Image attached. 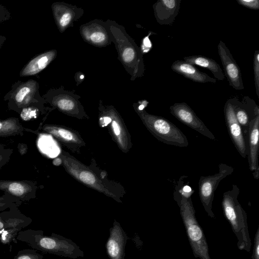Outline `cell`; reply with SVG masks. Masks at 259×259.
<instances>
[{
    "mask_svg": "<svg viewBox=\"0 0 259 259\" xmlns=\"http://www.w3.org/2000/svg\"><path fill=\"white\" fill-rule=\"evenodd\" d=\"M16 239L43 252L72 259L84 256L83 251L72 240L54 233L47 236L42 230H21Z\"/></svg>",
    "mask_w": 259,
    "mask_h": 259,
    "instance_id": "6da1fadb",
    "label": "cell"
},
{
    "mask_svg": "<svg viewBox=\"0 0 259 259\" xmlns=\"http://www.w3.org/2000/svg\"><path fill=\"white\" fill-rule=\"evenodd\" d=\"M106 22L112 35V42L118 53V59L130 75L131 80L142 77L145 67L141 49L122 25L109 19Z\"/></svg>",
    "mask_w": 259,
    "mask_h": 259,
    "instance_id": "7a4b0ae2",
    "label": "cell"
},
{
    "mask_svg": "<svg viewBox=\"0 0 259 259\" xmlns=\"http://www.w3.org/2000/svg\"><path fill=\"white\" fill-rule=\"evenodd\" d=\"M240 189L235 184L224 193L222 206L224 215L229 222L237 240L240 250L249 252L251 245L249 235L247 214L238 200Z\"/></svg>",
    "mask_w": 259,
    "mask_h": 259,
    "instance_id": "3957f363",
    "label": "cell"
},
{
    "mask_svg": "<svg viewBox=\"0 0 259 259\" xmlns=\"http://www.w3.org/2000/svg\"><path fill=\"white\" fill-rule=\"evenodd\" d=\"M174 198L180 208L181 215L194 256L200 259H211L203 230L195 217L191 196L186 197L175 190Z\"/></svg>",
    "mask_w": 259,
    "mask_h": 259,
    "instance_id": "277c9868",
    "label": "cell"
},
{
    "mask_svg": "<svg viewBox=\"0 0 259 259\" xmlns=\"http://www.w3.org/2000/svg\"><path fill=\"white\" fill-rule=\"evenodd\" d=\"M38 82L34 79L18 80L12 85L11 90L4 96V100L7 102L9 110L19 114L22 109L28 107L44 108L46 102L40 96Z\"/></svg>",
    "mask_w": 259,
    "mask_h": 259,
    "instance_id": "5b68a950",
    "label": "cell"
},
{
    "mask_svg": "<svg viewBox=\"0 0 259 259\" xmlns=\"http://www.w3.org/2000/svg\"><path fill=\"white\" fill-rule=\"evenodd\" d=\"M143 119L154 136L164 144L186 147L189 143L186 136L174 124L163 117L143 113Z\"/></svg>",
    "mask_w": 259,
    "mask_h": 259,
    "instance_id": "8992f818",
    "label": "cell"
},
{
    "mask_svg": "<svg viewBox=\"0 0 259 259\" xmlns=\"http://www.w3.org/2000/svg\"><path fill=\"white\" fill-rule=\"evenodd\" d=\"M219 172L213 175L200 177L198 182L199 195L201 202L207 215L212 218L215 215L212 210L214 192L220 182L230 175L234 168L225 163L219 165Z\"/></svg>",
    "mask_w": 259,
    "mask_h": 259,
    "instance_id": "52a82bcc",
    "label": "cell"
},
{
    "mask_svg": "<svg viewBox=\"0 0 259 259\" xmlns=\"http://www.w3.org/2000/svg\"><path fill=\"white\" fill-rule=\"evenodd\" d=\"M80 34L83 40L97 47H105L112 42V37L107 23L94 19L79 27Z\"/></svg>",
    "mask_w": 259,
    "mask_h": 259,
    "instance_id": "ba28073f",
    "label": "cell"
},
{
    "mask_svg": "<svg viewBox=\"0 0 259 259\" xmlns=\"http://www.w3.org/2000/svg\"><path fill=\"white\" fill-rule=\"evenodd\" d=\"M226 124L237 150L244 158L248 156V142L238 123L234 110L232 98L227 100L224 108Z\"/></svg>",
    "mask_w": 259,
    "mask_h": 259,
    "instance_id": "9c48e42d",
    "label": "cell"
},
{
    "mask_svg": "<svg viewBox=\"0 0 259 259\" xmlns=\"http://www.w3.org/2000/svg\"><path fill=\"white\" fill-rule=\"evenodd\" d=\"M169 111L182 123L207 138L215 140L213 134L186 103H176L170 106Z\"/></svg>",
    "mask_w": 259,
    "mask_h": 259,
    "instance_id": "30bf717a",
    "label": "cell"
},
{
    "mask_svg": "<svg viewBox=\"0 0 259 259\" xmlns=\"http://www.w3.org/2000/svg\"><path fill=\"white\" fill-rule=\"evenodd\" d=\"M51 8L55 22L61 33L72 26L84 13L82 8L64 2L54 3Z\"/></svg>",
    "mask_w": 259,
    "mask_h": 259,
    "instance_id": "8fae6325",
    "label": "cell"
},
{
    "mask_svg": "<svg viewBox=\"0 0 259 259\" xmlns=\"http://www.w3.org/2000/svg\"><path fill=\"white\" fill-rule=\"evenodd\" d=\"M218 50L229 85L235 90H243L244 87L240 68L228 47L222 40L218 45Z\"/></svg>",
    "mask_w": 259,
    "mask_h": 259,
    "instance_id": "7c38bea8",
    "label": "cell"
},
{
    "mask_svg": "<svg viewBox=\"0 0 259 259\" xmlns=\"http://www.w3.org/2000/svg\"><path fill=\"white\" fill-rule=\"evenodd\" d=\"M236 118L240 125L243 134L247 139L250 122L259 115V107L248 96H244L240 101L237 97L232 98Z\"/></svg>",
    "mask_w": 259,
    "mask_h": 259,
    "instance_id": "4fadbf2b",
    "label": "cell"
},
{
    "mask_svg": "<svg viewBox=\"0 0 259 259\" xmlns=\"http://www.w3.org/2000/svg\"><path fill=\"white\" fill-rule=\"evenodd\" d=\"M42 97L46 103L64 112H72L78 109L79 104V96L62 87L51 89Z\"/></svg>",
    "mask_w": 259,
    "mask_h": 259,
    "instance_id": "5bb4252c",
    "label": "cell"
},
{
    "mask_svg": "<svg viewBox=\"0 0 259 259\" xmlns=\"http://www.w3.org/2000/svg\"><path fill=\"white\" fill-rule=\"evenodd\" d=\"M36 190V184L32 181L0 180V190L21 202L34 199Z\"/></svg>",
    "mask_w": 259,
    "mask_h": 259,
    "instance_id": "9a60e30c",
    "label": "cell"
},
{
    "mask_svg": "<svg viewBox=\"0 0 259 259\" xmlns=\"http://www.w3.org/2000/svg\"><path fill=\"white\" fill-rule=\"evenodd\" d=\"M128 237L120 224L114 221L109 230L105 247L110 259H124L125 247Z\"/></svg>",
    "mask_w": 259,
    "mask_h": 259,
    "instance_id": "2e32d148",
    "label": "cell"
},
{
    "mask_svg": "<svg viewBox=\"0 0 259 259\" xmlns=\"http://www.w3.org/2000/svg\"><path fill=\"white\" fill-rule=\"evenodd\" d=\"M248 161L250 171L254 178H259L258 148H259V115L249 123L248 135Z\"/></svg>",
    "mask_w": 259,
    "mask_h": 259,
    "instance_id": "e0dca14e",
    "label": "cell"
},
{
    "mask_svg": "<svg viewBox=\"0 0 259 259\" xmlns=\"http://www.w3.org/2000/svg\"><path fill=\"white\" fill-rule=\"evenodd\" d=\"M181 0H158L153 5L157 22L160 25H172L177 16Z\"/></svg>",
    "mask_w": 259,
    "mask_h": 259,
    "instance_id": "ac0fdd59",
    "label": "cell"
},
{
    "mask_svg": "<svg viewBox=\"0 0 259 259\" xmlns=\"http://www.w3.org/2000/svg\"><path fill=\"white\" fill-rule=\"evenodd\" d=\"M18 206L15 204L8 210L0 211V232L10 228L22 230L31 223L32 220L23 214Z\"/></svg>",
    "mask_w": 259,
    "mask_h": 259,
    "instance_id": "d6986e66",
    "label": "cell"
},
{
    "mask_svg": "<svg viewBox=\"0 0 259 259\" xmlns=\"http://www.w3.org/2000/svg\"><path fill=\"white\" fill-rule=\"evenodd\" d=\"M57 55V50L52 49L36 55L22 68L20 76H30L39 73L56 58Z\"/></svg>",
    "mask_w": 259,
    "mask_h": 259,
    "instance_id": "ffe728a7",
    "label": "cell"
},
{
    "mask_svg": "<svg viewBox=\"0 0 259 259\" xmlns=\"http://www.w3.org/2000/svg\"><path fill=\"white\" fill-rule=\"evenodd\" d=\"M172 71L181 74L193 81L199 83H215V79L209 76L206 73L199 71L193 65L184 60H176L171 66Z\"/></svg>",
    "mask_w": 259,
    "mask_h": 259,
    "instance_id": "44dd1931",
    "label": "cell"
},
{
    "mask_svg": "<svg viewBox=\"0 0 259 259\" xmlns=\"http://www.w3.org/2000/svg\"><path fill=\"white\" fill-rule=\"evenodd\" d=\"M184 61L194 65L208 69L218 80L223 81L225 75L220 65L212 59L201 55H194L184 57Z\"/></svg>",
    "mask_w": 259,
    "mask_h": 259,
    "instance_id": "7402d4cb",
    "label": "cell"
},
{
    "mask_svg": "<svg viewBox=\"0 0 259 259\" xmlns=\"http://www.w3.org/2000/svg\"><path fill=\"white\" fill-rule=\"evenodd\" d=\"M25 128L17 117L0 119V137L23 136Z\"/></svg>",
    "mask_w": 259,
    "mask_h": 259,
    "instance_id": "603a6c76",
    "label": "cell"
},
{
    "mask_svg": "<svg viewBox=\"0 0 259 259\" xmlns=\"http://www.w3.org/2000/svg\"><path fill=\"white\" fill-rule=\"evenodd\" d=\"M21 229L10 228L2 230L0 232V241L3 244H10L16 237Z\"/></svg>",
    "mask_w": 259,
    "mask_h": 259,
    "instance_id": "cb8c5ba5",
    "label": "cell"
},
{
    "mask_svg": "<svg viewBox=\"0 0 259 259\" xmlns=\"http://www.w3.org/2000/svg\"><path fill=\"white\" fill-rule=\"evenodd\" d=\"M43 108L37 107H28L23 108L19 113L21 118L25 121L37 118Z\"/></svg>",
    "mask_w": 259,
    "mask_h": 259,
    "instance_id": "d4e9b609",
    "label": "cell"
},
{
    "mask_svg": "<svg viewBox=\"0 0 259 259\" xmlns=\"http://www.w3.org/2000/svg\"><path fill=\"white\" fill-rule=\"evenodd\" d=\"M44 256L33 249L19 250L13 259H42Z\"/></svg>",
    "mask_w": 259,
    "mask_h": 259,
    "instance_id": "484cf974",
    "label": "cell"
},
{
    "mask_svg": "<svg viewBox=\"0 0 259 259\" xmlns=\"http://www.w3.org/2000/svg\"><path fill=\"white\" fill-rule=\"evenodd\" d=\"M253 72L255 92L259 98V51L254 52L253 56Z\"/></svg>",
    "mask_w": 259,
    "mask_h": 259,
    "instance_id": "4316f807",
    "label": "cell"
},
{
    "mask_svg": "<svg viewBox=\"0 0 259 259\" xmlns=\"http://www.w3.org/2000/svg\"><path fill=\"white\" fill-rule=\"evenodd\" d=\"M13 153L12 149L0 145V169L9 162Z\"/></svg>",
    "mask_w": 259,
    "mask_h": 259,
    "instance_id": "83f0119b",
    "label": "cell"
},
{
    "mask_svg": "<svg viewBox=\"0 0 259 259\" xmlns=\"http://www.w3.org/2000/svg\"><path fill=\"white\" fill-rule=\"evenodd\" d=\"M79 179L84 183L89 185H93L96 182V178L94 175L87 171H82L79 175Z\"/></svg>",
    "mask_w": 259,
    "mask_h": 259,
    "instance_id": "f1b7e54d",
    "label": "cell"
},
{
    "mask_svg": "<svg viewBox=\"0 0 259 259\" xmlns=\"http://www.w3.org/2000/svg\"><path fill=\"white\" fill-rule=\"evenodd\" d=\"M237 2L240 5L247 8L252 10L259 9L258 0H236Z\"/></svg>",
    "mask_w": 259,
    "mask_h": 259,
    "instance_id": "f546056e",
    "label": "cell"
},
{
    "mask_svg": "<svg viewBox=\"0 0 259 259\" xmlns=\"http://www.w3.org/2000/svg\"><path fill=\"white\" fill-rule=\"evenodd\" d=\"M252 259H259V228H258L254 239Z\"/></svg>",
    "mask_w": 259,
    "mask_h": 259,
    "instance_id": "4dcf8cb0",
    "label": "cell"
},
{
    "mask_svg": "<svg viewBox=\"0 0 259 259\" xmlns=\"http://www.w3.org/2000/svg\"><path fill=\"white\" fill-rule=\"evenodd\" d=\"M11 18V15L9 10L0 4V23L9 20Z\"/></svg>",
    "mask_w": 259,
    "mask_h": 259,
    "instance_id": "1f68e13d",
    "label": "cell"
},
{
    "mask_svg": "<svg viewBox=\"0 0 259 259\" xmlns=\"http://www.w3.org/2000/svg\"><path fill=\"white\" fill-rule=\"evenodd\" d=\"M0 203H15L19 206L21 202L16 198L5 193L4 195L0 196Z\"/></svg>",
    "mask_w": 259,
    "mask_h": 259,
    "instance_id": "d6a6232c",
    "label": "cell"
},
{
    "mask_svg": "<svg viewBox=\"0 0 259 259\" xmlns=\"http://www.w3.org/2000/svg\"><path fill=\"white\" fill-rule=\"evenodd\" d=\"M18 149L20 154L21 155H24L27 152V146L24 143H19L18 145Z\"/></svg>",
    "mask_w": 259,
    "mask_h": 259,
    "instance_id": "836d02e7",
    "label": "cell"
},
{
    "mask_svg": "<svg viewBox=\"0 0 259 259\" xmlns=\"http://www.w3.org/2000/svg\"><path fill=\"white\" fill-rule=\"evenodd\" d=\"M111 121V118L108 116H103L100 119V123L103 126L107 125Z\"/></svg>",
    "mask_w": 259,
    "mask_h": 259,
    "instance_id": "e575fe53",
    "label": "cell"
},
{
    "mask_svg": "<svg viewBox=\"0 0 259 259\" xmlns=\"http://www.w3.org/2000/svg\"><path fill=\"white\" fill-rule=\"evenodd\" d=\"M15 204H17L15 203H0V211L6 210Z\"/></svg>",
    "mask_w": 259,
    "mask_h": 259,
    "instance_id": "d590c367",
    "label": "cell"
},
{
    "mask_svg": "<svg viewBox=\"0 0 259 259\" xmlns=\"http://www.w3.org/2000/svg\"><path fill=\"white\" fill-rule=\"evenodd\" d=\"M112 125L115 135L118 136L120 133V127L116 121L114 120L112 122Z\"/></svg>",
    "mask_w": 259,
    "mask_h": 259,
    "instance_id": "8d00e7d4",
    "label": "cell"
},
{
    "mask_svg": "<svg viewBox=\"0 0 259 259\" xmlns=\"http://www.w3.org/2000/svg\"><path fill=\"white\" fill-rule=\"evenodd\" d=\"M62 163V160L60 158H57L55 159L53 161V163L54 165L58 166L60 165Z\"/></svg>",
    "mask_w": 259,
    "mask_h": 259,
    "instance_id": "74e56055",
    "label": "cell"
},
{
    "mask_svg": "<svg viewBox=\"0 0 259 259\" xmlns=\"http://www.w3.org/2000/svg\"><path fill=\"white\" fill-rule=\"evenodd\" d=\"M6 39L7 38L6 36L0 35V49L6 40Z\"/></svg>",
    "mask_w": 259,
    "mask_h": 259,
    "instance_id": "f35d334b",
    "label": "cell"
}]
</instances>
